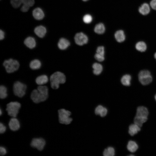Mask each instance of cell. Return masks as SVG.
Masks as SVG:
<instances>
[{
  "mask_svg": "<svg viewBox=\"0 0 156 156\" xmlns=\"http://www.w3.org/2000/svg\"><path fill=\"white\" fill-rule=\"evenodd\" d=\"M48 88L46 86H40L37 89L33 90L31 98L35 103H38L46 100L48 97Z\"/></svg>",
  "mask_w": 156,
  "mask_h": 156,
  "instance_id": "1",
  "label": "cell"
},
{
  "mask_svg": "<svg viewBox=\"0 0 156 156\" xmlns=\"http://www.w3.org/2000/svg\"><path fill=\"white\" fill-rule=\"evenodd\" d=\"M51 87L56 89L59 87V84L64 83L66 81V77L64 73L57 71L54 73L50 78Z\"/></svg>",
  "mask_w": 156,
  "mask_h": 156,
  "instance_id": "2",
  "label": "cell"
},
{
  "mask_svg": "<svg viewBox=\"0 0 156 156\" xmlns=\"http://www.w3.org/2000/svg\"><path fill=\"white\" fill-rule=\"evenodd\" d=\"M3 65L5 67L6 72L8 73L16 71L20 66L17 60L12 59L5 60Z\"/></svg>",
  "mask_w": 156,
  "mask_h": 156,
  "instance_id": "3",
  "label": "cell"
},
{
  "mask_svg": "<svg viewBox=\"0 0 156 156\" xmlns=\"http://www.w3.org/2000/svg\"><path fill=\"white\" fill-rule=\"evenodd\" d=\"M6 110L10 116L16 117L21 107V104L17 102H11L6 105Z\"/></svg>",
  "mask_w": 156,
  "mask_h": 156,
  "instance_id": "4",
  "label": "cell"
},
{
  "mask_svg": "<svg viewBox=\"0 0 156 156\" xmlns=\"http://www.w3.org/2000/svg\"><path fill=\"white\" fill-rule=\"evenodd\" d=\"M59 120L62 124L68 125L70 124L72 120V119L70 117L71 112L68 110L63 109L58 110Z\"/></svg>",
  "mask_w": 156,
  "mask_h": 156,
  "instance_id": "5",
  "label": "cell"
},
{
  "mask_svg": "<svg viewBox=\"0 0 156 156\" xmlns=\"http://www.w3.org/2000/svg\"><path fill=\"white\" fill-rule=\"evenodd\" d=\"M26 89V85L19 81L15 82L13 86L14 94L19 97H22L25 95Z\"/></svg>",
  "mask_w": 156,
  "mask_h": 156,
  "instance_id": "6",
  "label": "cell"
},
{
  "mask_svg": "<svg viewBox=\"0 0 156 156\" xmlns=\"http://www.w3.org/2000/svg\"><path fill=\"white\" fill-rule=\"evenodd\" d=\"M138 78L140 82L144 85L150 83L153 79L150 72L147 70L141 71L138 74Z\"/></svg>",
  "mask_w": 156,
  "mask_h": 156,
  "instance_id": "7",
  "label": "cell"
},
{
  "mask_svg": "<svg viewBox=\"0 0 156 156\" xmlns=\"http://www.w3.org/2000/svg\"><path fill=\"white\" fill-rule=\"evenodd\" d=\"M46 144L45 140L42 138H34L31 143V146L36 148L38 150L41 151L44 149Z\"/></svg>",
  "mask_w": 156,
  "mask_h": 156,
  "instance_id": "8",
  "label": "cell"
},
{
  "mask_svg": "<svg viewBox=\"0 0 156 156\" xmlns=\"http://www.w3.org/2000/svg\"><path fill=\"white\" fill-rule=\"evenodd\" d=\"M76 43L80 46L86 44L88 41L87 36L82 32H79L76 34L74 37Z\"/></svg>",
  "mask_w": 156,
  "mask_h": 156,
  "instance_id": "9",
  "label": "cell"
},
{
  "mask_svg": "<svg viewBox=\"0 0 156 156\" xmlns=\"http://www.w3.org/2000/svg\"><path fill=\"white\" fill-rule=\"evenodd\" d=\"M149 114V111L147 107L140 105L137 107L135 116L148 118Z\"/></svg>",
  "mask_w": 156,
  "mask_h": 156,
  "instance_id": "10",
  "label": "cell"
},
{
  "mask_svg": "<svg viewBox=\"0 0 156 156\" xmlns=\"http://www.w3.org/2000/svg\"><path fill=\"white\" fill-rule=\"evenodd\" d=\"M128 151L130 153H135L138 150L139 146L138 143L135 140H129L126 146Z\"/></svg>",
  "mask_w": 156,
  "mask_h": 156,
  "instance_id": "11",
  "label": "cell"
},
{
  "mask_svg": "<svg viewBox=\"0 0 156 156\" xmlns=\"http://www.w3.org/2000/svg\"><path fill=\"white\" fill-rule=\"evenodd\" d=\"M141 130V128L137 124L133 123L129 126L128 133L131 137L137 134Z\"/></svg>",
  "mask_w": 156,
  "mask_h": 156,
  "instance_id": "12",
  "label": "cell"
},
{
  "mask_svg": "<svg viewBox=\"0 0 156 156\" xmlns=\"http://www.w3.org/2000/svg\"><path fill=\"white\" fill-rule=\"evenodd\" d=\"M8 125L10 129L13 131L18 130L20 127L19 121L15 117H13L10 119Z\"/></svg>",
  "mask_w": 156,
  "mask_h": 156,
  "instance_id": "13",
  "label": "cell"
},
{
  "mask_svg": "<svg viewBox=\"0 0 156 156\" xmlns=\"http://www.w3.org/2000/svg\"><path fill=\"white\" fill-rule=\"evenodd\" d=\"M32 14L34 18L39 20H42L44 16L43 11L39 8H37L34 9L33 11Z\"/></svg>",
  "mask_w": 156,
  "mask_h": 156,
  "instance_id": "14",
  "label": "cell"
},
{
  "mask_svg": "<svg viewBox=\"0 0 156 156\" xmlns=\"http://www.w3.org/2000/svg\"><path fill=\"white\" fill-rule=\"evenodd\" d=\"M34 31L35 34L38 37L42 38L45 36L47 32V30L44 27L40 25L36 27Z\"/></svg>",
  "mask_w": 156,
  "mask_h": 156,
  "instance_id": "15",
  "label": "cell"
},
{
  "mask_svg": "<svg viewBox=\"0 0 156 156\" xmlns=\"http://www.w3.org/2000/svg\"><path fill=\"white\" fill-rule=\"evenodd\" d=\"M70 45L69 41L64 38H61L59 40L57 46L58 48L62 50L66 49Z\"/></svg>",
  "mask_w": 156,
  "mask_h": 156,
  "instance_id": "16",
  "label": "cell"
},
{
  "mask_svg": "<svg viewBox=\"0 0 156 156\" xmlns=\"http://www.w3.org/2000/svg\"><path fill=\"white\" fill-rule=\"evenodd\" d=\"M24 43L27 47L30 49L34 48L36 45L35 39L31 36L28 37L25 39Z\"/></svg>",
  "mask_w": 156,
  "mask_h": 156,
  "instance_id": "17",
  "label": "cell"
},
{
  "mask_svg": "<svg viewBox=\"0 0 156 156\" xmlns=\"http://www.w3.org/2000/svg\"><path fill=\"white\" fill-rule=\"evenodd\" d=\"M148 117H143L135 116L133 123L137 124L140 127H142L144 124L148 120Z\"/></svg>",
  "mask_w": 156,
  "mask_h": 156,
  "instance_id": "18",
  "label": "cell"
},
{
  "mask_svg": "<svg viewBox=\"0 0 156 156\" xmlns=\"http://www.w3.org/2000/svg\"><path fill=\"white\" fill-rule=\"evenodd\" d=\"M150 10L149 5L146 3H144L142 4L139 8L138 11L142 14L144 15L148 14Z\"/></svg>",
  "mask_w": 156,
  "mask_h": 156,
  "instance_id": "19",
  "label": "cell"
},
{
  "mask_svg": "<svg viewBox=\"0 0 156 156\" xmlns=\"http://www.w3.org/2000/svg\"><path fill=\"white\" fill-rule=\"evenodd\" d=\"M107 112V109L101 105L97 106L95 110V113L96 115H100L102 117L105 116Z\"/></svg>",
  "mask_w": 156,
  "mask_h": 156,
  "instance_id": "20",
  "label": "cell"
},
{
  "mask_svg": "<svg viewBox=\"0 0 156 156\" xmlns=\"http://www.w3.org/2000/svg\"><path fill=\"white\" fill-rule=\"evenodd\" d=\"M114 36L116 41L119 42H123L125 39L124 32L121 30L117 31L114 34Z\"/></svg>",
  "mask_w": 156,
  "mask_h": 156,
  "instance_id": "21",
  "label": "cell"
},
{
  "mask_svg": "<svg viewBox=\"0 0 156 156\" xmlns=\"http://www.w3.org/2000/svg\"><path fill=\"white\" fill-rule=\"evenodd\" d=\"M48 81V77L46 75H44L39 76L36 79V83L40 86L46 83Z\"/></svg>",
  "mask_w": 156,
  "mask_h": 156,
  "instance_id": "22",
  "label": "cell"
},
{
  "mask_svg": "<svg viewBox=\"0 0 156 156\" xmlns=\"http://www.w3.org/2000/svg\"><path fill=\"white\" fill-rule=\"evenodd\" d=\"M94 73L96 75L100 74L102 72L103 68L102 65L98 63H94L92 65Z\"/></svg>",
  "mask_w": 156,
  "mask_h": 156,
  "instance_id": "23",
  "label": "cell"
},
{
  "mask_svg": "<svg viewBox=\"0 0 156 156\" xmlns=\"http://www.w3.org/2000/svg\"><path fill=\"white\" fill-rule=\"evenodd\" d=\"M41 66L40 61L38 59H34L32 60L29 64V66L33 70H36L40 68Z\"/></svg>",
  "mask_w": 156,
  "mask_h": 156,
  "instance_id": "24",
  "label": "cell"
},
{
  "mask_svg": "<svg viewBox=\"0 0 156 156\" xmlns=\"http://www.w3.org/2000/svg\"><path fill=\"white\" fill-rule=\"evenodd\" d=\"M131 77L129 75L126 74L123 75L122 77L121 81L124 86H129L130 85Z\"/></svg>",
  "mask_w": 156,
  "mask_h": 156,
  "instance_id": "25",
  "label": "cell"
},
{
  "mask_svg": "<svg viewBox=\"0 0 156 156\" xmlns=\"http://www.w3.org/2000/svg\"><path fill=\"white\" fill-rule=\"evenodd\" d=\"M105 31V27L103 24L101 23L97 24L95 27L94 31L99 34H103Z\"/></svg>",
  "mask_w": 156,
  "mask_h": 156,
  "instance_id": "26",
  "label": "cell"
},
{
  "mask_svg": "<svg viewBox=\"0 0 156 156\" xmlns=\"http://www.w3.org/2000/svg\"><path fill=\"white\" fill-rule=\"evenodd\" d=\"M135 47L136 49L140 52L145 51L147 48L146 43L143 41H139L136 44Z\"/></svg>",
  "mask_w": 156,
  "mask_h": 156,
  "instance_id": "27",
  "label": "cell"
},
{
  "mask_svg": "<svg viewBox=\"0 0 156 156\" xmlns=\"http://www.w3.org/2000/svg\"><path fill=\"white\" fill-rule=\"evenodd\" d=\"M103 154L104 156H114L115 155V149L112 147H108L104 150Z\"/></svg>",
  "mask_w": 156,
  "mask_h": 156,
  "instance_id": "28",
  "label": "cell"
},
{
  "mask_svg": "<svg viewBox=\"0 0 156 156\" xmlns=\"http://www.w3.org/2000/svg\"><path fill=\"white\" fill-rule=\"evenodd\" d=\"M7 96V89L4 86L2 85L0 87V97L1 99H4Z\"/></svg>",
  "mask_w": 156,
  "mask_h": 156,
  "instance_id": "29",
  "label": "cell"
},
{
  "mask_svg": "<svg viewBox=\"0 0 156 156\" xmlns=\"http://www.w3.org/2000/svg\"><path fill=\"white\" fill-rule=\"evenodd\" d=\"M11 4L15 8L19 7L22 3V0H10Z\"/></svg>",
  "mask_w": 156,
  "mask_h": 156,
  "instance_id": "30",
  "label": "cell"
},
{
  "mask_svg": "<svg viewBox=\"0 0 156 156\" xmlns=\"http://www.w3.org/2000/svg\"><path fill=\"white\" fill-rule=\"evenodd\" d=\"M92 16L89 14L85 15L83 18V22L86 23L88 24L90 23L92 21Z\"/></svg>",
  "mask_w": 156,
  "mask_h": 156,
  "instance_id": "31",
  "label": "cell"
},
{
  "mask_svg": "<svg viewBox=\"0 0 156 156\" xmlns=\"http://www.w3.org/2000/svg\"><path fill=\"white\" fill-rule=\"evenodd\" d=\"M34 3V0H22V3L23 4L29 7L33 6Z\"/></svg>",
  "mask_w": 156,
  "mask_h": 156,
  "instance_id": "32",
  "label": "cell"
},
{
  "mask_svg": "<svg viewBox=\"0 0 156 156\" xmlns=\"http://www.w3.org/2000/svg\"><path fill=\"white\" fill-rule=\"evenodd\" d=\"M96 53L99 55L104 56L105 54L104 47L102 46L98 47L96 50Z\"/></svg>",
  "mask_w": 156,
  "mask_h": 156,
  "instance_id": "33",
  "label": "cell"
},
{
  "mask_svg": "<svg viewBox=\"0 0 156 156\" xmlns=\"http://www.w3.org/2000/svg\"><path fill=\"white\" fill-rule=\"evenodd\" d=\"M95 59L99 62L103 61L105 59L104 56L99 55L96 53L95 55Z\"/></svg>",
  "mask_w": 156,
  "mask_h": 156,
  "instance_id": "34",
  "label": "cell"
},
{
  "mask_svg": "<svg viewBox=\"0 0 156 156\" xmlns=\"http://www.w3.org/2000/svg\"><path fill=\"white\" fill-rule=\"evenodd\" d=\"M150 5L152 9L156 10V0H151L150 2Z\"/></svg>",
  "mask_w": 156,
  "mask_h": 156,
  "instance_id": "35",
  "label": "cell"
},
{
  "mask_svg": "<svg viewBox=\"0 0 156 156\" xmlns=\"http://www.w3.org/2000/svg\"><path fill=\"white\" fill-rule=\"evenodd\" d=\"M30 7L29 6L23 4L21 8V10L23 12H26L28 11Z\"/></svg>",
  "mask_w": 156,
  "mask_h": 156,
  "instance_id": "36",
  "label": "cell"
},
{
  "mask_svg": "<svg viewBox=\"0 0 156 156\" xmlns=\"http://www.w3.org/2000/svg\"><path fill=\"white\" fill-rule=\"evenodd\" d=\"M6 130V127L2 123L0 124V133H3L5 132Z\"/></svg>",
  "mask_w": 156,
  "mask_h": 156,
  "instance_id": "37",
  "label": "cell"
},
{
  "mask_svg": "<svg viewBox=\"0 0 156 156\" xmlns=\"http://www.w3.org/2000/svg\"><path fill=\"white\" fill-rule=\"evenodd\" d=\"M7 153V151L4 147L1 146L0 147V154L1 155H4Z\"/></svg>",
  "mask_w": 156,
  "mask_h": 156,
  "instance_id": "38",
  "label": "cell"
},
{
  "mask_svg": "<svg viewBox=\"0 0 156 156\" xmlns=\"http://www.w3.org/2000/svg\"><path fill=\"white\" fill-rule=\"evenodd\" d=\"M5 37V33L2 30L0 31V39L1 40H3Z\"/></svg>",
  "mask_w": 156,
  "mask_h": 156,
  "instance_id": "39",
  "label": "cell"
},
{
  "mask_svg": "<svg viewBox=\"0 0 156 156\" xmlns=\"http://www.w3.org/2000/svg\"><path fill=\"white\" fill-rule=\"evenodd\" d=\"M154 99H155V101L156 102V94H155L154 96Z\"/></svg>",
  "mask_w": 156,
  "mask_h": 156,
  "instance_id": "40",
  "label": "cell"
},
{
  "mask_svg": "<svg viewBox=\"0 0 156 156\" xmlns=\"http://www.w3.org/2000/svg\"><path fill=\"white\" fill-rule=\"evenodd\" d=\"M154 57L155 59L156 60V52L154 54Z\"/></svg>",
  "mask_w": 156,
  "mask_h": 156,
  "instance_id": "41",
  "label": "cell"
},
{
  "mask_svg": "<svg viewBox=\"0 0 156 156\" xmlns=\"http://www.w3.org/2000/svg\"><path fill=\"white\" fill-rule=\"evenodd\" d=\"M0 115H1L2 113H1V109H0Z\"/></svg>",
  "mask_w": 156,
  "mask_h": 156,
  "instance_id": "42",
  "label": "cell"
},
{
  "mask_svg": "<svg viewBox=\"0 0 156 156\" xmlns=\"http://www.w3.org/2000/svg\"><path fill=\"white\" fill-rule=\"evenodd\" d=\"M83 1H87L88 0H82Z\"/></svg>",
  "mask_w": 156,
  "mask_h": 156,
  "instance_id": "43",
  "label": "cell"
}]
</instances>
